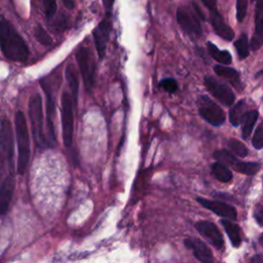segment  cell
Here are the masks:
<instances>
[{
	"instance_id": "6da1fadb",
	"label": "cell",
	"mask_w": 263,
	"mask_h": 263,
	"mask_svg": "<svg viewBox=\"0 0 263 263\" xmlns=\"http://www.w3.org/2000/svg\"><path fill=\"white\" fill-rule=\"evenodd\" d=\"M0 48L8 60L25 62L29 57V47L12 24L0 16Z\"/></svg>"
},
{
	"instance_id": "7a4b0ae2",
	"label": "cell",
	"mask_w": 263,
	"mask_h": 263,
	"mask_svg": "<svg viewBox=\"0 0 263 263\" xmlns=\"http://www.w3.org/2000/svg\"><path fill=\"white\" fill-rule=\"evenodd\" d=\"M15 124V137L17 143V161L16 171L20 175H23L28 166L30 159V136L28 130L27 121L22 111H17L14 116Z\"/></svg>"
},
{
	"instance_id": "3957f363",
	"label": "cell",
	"mask_w": 263,
	"mask_h": 263,
	"mask_svg": "<svg viewBox=\"0 0 263 263\" xmlns=\"http://www.w3.org/2000/svg\"><path fill=\"white\" fill-rule=\"evenodd\" d=\"M13 168V135L11 123L3 118L0 121V181L8 170ZM7 176H5L6 178Z\"/></svg>"
},
{
	"instance_id": "277c9868",
	"label": "cell",
	"mask_w": 263,
	"mask_h": 263,
	"mask_svg": "<svg viewBox=\"0 0 263 263\" xmlns=\"http://www.w3.org/2000/svg\"><path fill=\"white\" fill-rule=\"evenodd\" d=\"M29 117L31 121V127L33 138L37 146L44 148L49 147L47 139L45 137L43 127V110H42V99L39 93H35L30 98L29 101Z\"/></svg>"
},
{
	"instance_id": "5b68a950",
	"label": "cell",
	"mask_w": 263,
	"mask_h": 263,
	"mask_svg": "<svg viewBox=\"0 0 263 263\" xmlns=\"http://www.w3.org/2000/svg\"><path fill=\"white\" fill-rule=\"evenodd\" d=\"M62 108V129L63 141L66 147H70L73 141L74 129V113H73V101L72 97L67 91H63L61 100Z\"/></svg>"
},
{
	"instance_id": "8992f818",
	"label": "cell",
	"mask_w": 263,
	"mask_h": 263,
	"mask_svg": "<svg viewBox=\"0 0 263 263\" xmlns=\"http://www.w3.org/2000/svg\"><path fill=\"white\" fill-rule=\"evenodd\" d=\"M214 157L217 159V162H220L224 165L231 166L234 171L245 175H255L260 170V164L258 162L251 161H241L237 159L232 153L227 150H217L214 152Z\"/></svg>"
},
{
	"instance_id": "52a82bcc",
	"label": "cell",
	"mask_w": 263,
	"mask_h": 263,
	"mask_svg": "<svg viewBox=\"0 0 263 263\" xmlns=\"http://www.w3.org/2000/svg\"><path fill=\"white\" fill-rule=\"evenodd\" d=\"M199 115L214 126L222 125L225 121V113L223 109L216 104L208 96H200L198 99Z\"/></svg>"
},
{
	"instance_id": "ba28073f",
	"label": "cell",
	"mask_w": 263,
	"mask_h": 263,
	"mask_svg": "<svg viewBox=\"0 0 263 263\" xmlns=\"http://www.w3.org/2000/svg\"><path fill=\"white\" fill-rule=\"evenodd\" d=\"M76 60L82 76L84 86L87 90H90L95 83V71L96 64L91 52L86 47H80L76 52Z\"/></svg>"
},
{
	"instance_id": "9c48e42d",
	"label": "cell",
	"mask_w": 263,
	"mask_h": 263,
	"mask_svg": "<svg viewBox=\"0 0 263 263\" xmlns=\"http://www.w3.org/2000/svg\"><path fill=\"white\" fill-rule=\"evenodd\" d=\"M177 22L182 30L192 38H198L201 36L202 30L198 16L194 11L186 6H181L176 12Z\"/></svg>"
},
{
	"instance_id": "30bf717a",
	"label": "cell",
	"mask_w": 263,
	"mask_h": 263,
	"mask_svg": "<svg viewBox=\"0 0 263 263\" xmlns=\"http://www.w3.org/2000/svg\"><path fill=\"white\" fill-rule=\"evenodd\" d=\"M202 4L206 6L210 10V21L212 24L213 29L215 30L216 34L219 35L221 38L225 40H232L234 37L233 30L226 24L223 16L217 9V2L216 1H202Z\"/></svg>"
},
{
	"instance_id": "8fae6325",
	"label": "cell",
	"mask_w": 263,
	"mask_h": 263,
	"mask_svg": "<svg viewBox=\"0 0 263 263\" xmlns=\"http://www.w3.org/2000/svg\"><path fill=\"white\" fill-rule=\"evenodd\" d=\"M204 85L210 93L225 106H231L234 103L235 96L232 89L224 82L217 80L212 76L204 77Z\"/></svg>"
},
{
	"instance_id": "7c38bea8",
	"label": "cell",
	"mask_w": 263,
	"mask_h": 263,
	"mask_svg": "<svg viewBox=\"0 0 263 263\" xmlns=\"http://www.w3.org/2000/svg\"><path fill=\"white\" fill-rule=\"evenodd\" d=\"M195 228L215 248L222 249L224 247L223 235L215 223L206 220H201L195 223Z\"/></svg>"
},
{
	"instance_id": "4fadbf2b",
	"label": "cell",
	"mask_w": 263,
	"mask_h": 263,
	"mask_svg": "<svg viewBox=\"0 0 263 263\" xmlns=\"http://www.w3.org/2000/svg\"><path fill=\"white\" fill-rule=\"evenodd\" d=\"M196 200L205 209L212 211L216 215L230 219V220H235L237 218V212L236 209L226 202L218 201V200H211L206 199L203 197H197Z\"/></svg>"
},
{
	"instance_id": "5bb4252c",
	"label": "cell",
	"mask_w": 263,
	"mask_h": 263,
	"mask_svg": "<svg viewBox=\"0 0 263 263\" xmlns=\"http://www.w3.org/2000/svg\"><path fill=\"white\" fill-rule=\"evenodd\" d=\"M110 29H111V23L109 21V16H107L97 26V28L92 32L97 52L100 59H103L105 55Z\"/></svg>"
},
{
	"instance_id": "9a60e30c",
	"label": "cell",
	"mask_w": 263,
	"mask_h": 263,
	"mask_svg": "<svg viewBox=\"0 0 263 263\" xmlns=\"http://www.w3.org/2000/svg\"><path fill=\"white\" fill-rule=\"evenodd\" d=\"M184 243L188 249H191L193 251L195 258L198 259L201 263H214V255L211 249L202 240L191 237L186 238L184 240Z\"/></svg>"
},
{
	"instance_id": "2e32d148",
	"label": "cell",
	"mask_w": 263,
	"mask_h": 263,
	"mask_svg": "<svg viewBox=\"0 0 263 263\" xmlns=\"http://www.w3.org/2000/svg\"><path fill=\"white\" fill-rule=\"evenodd\" d=\"M42 85L45 96H46V123H47V134H48V145L49 147L52 146L55 142V134H54V128H53V118H54V102L52 99V95L50 89L45 85L44 81L40 82Z\"/></svg>"
},
{
	"instance_id": "e0dca14e",
	"label": "cell",
	"mask_w": 263,
	"mask_h": 263,
	"mask_svg": "<svg viewBox=\"0 0 263 263\" xmlns=\"http://www.w3.org/2000/svg\"><path fill=\"white\" fill-rule=\"evenodd\" d=\"M263 44V1L256 3L255 32L251 39V49L257 50Z\"/></svg>"
},
{
	"instance_id": "ac0fdd59",
	"label": "cell",
	"mask_w": 263,
	"mask_h": 263,
	"mask_svg": "<svg viewBox=\"0 0 263 263\" xmlns=\"http://www.w3.org/2000/svg\"><path fill=\"white\" fill-rule=\"evenodd\" d=\"M14 187L15 183L12 176H7L0 184V217L3 216L8 210Z\"/></svg>"
},
{
	"instance_id": "d6986e66",
	"label": "cell",
	"mask_w": 263,
	"mask_h": 263,
	"mask_svg": "<svg viewBox=\"0 0 263 263\" xmlns=\"http://www.w3.org/2000/svg\"><path fill=\"white\" fill-rule=\"evenodd\" d=\"M214 71L218 76L223 77L224 79H227L233 86L238 87L239 89L241 88L240 86V79H239V74L238 72L228 66H221V65H216L214 67Z\"/></svg>"
},
{
	"instance_id": "ffe728a7",
	"label": "cell",
	"mask_w": 263,
	"mask_h": 263,
	"mask_svg": "<svg viewBox=\"0 0 263 263\" xmlns=\"http://www.w3.org/2000/svg\"><path fill=\"white\" fill-rule=\"evenodd\" d=\"M258 116H259V113L257 110H251V111H247L245 113V115L242 116L241 121H240V123H242V128H241L242 139L247 140L250 137V135L253 130V127L258 119Z\"/></svg>"
},
{
	"instance_id": "44dd1931",
	"label": "cell",
	"mask_w": 263,
	"mask_h": 263,
	"mask_svg": "<svg viewBox=\"0 0 263 263\" xmlns=\"http://www.w3.org/2000/svg\"><path fill=\"white\" fill-rule=\"evenodd\" d=\"M221 224L224 227L232 246L235 247V248L239 247L240 242H241V235H240L239 226L236 225L233 222H230L229 220H226V219L221 220Z\"/></svg>"
},
{
	"instance_id": "7402d4cb",
	"label": "cell",
	"mask_w": 263,
	"mask_h": 263,
	"mask_svg": "<svg viewBox=\"0 0 263 263\" xmlns=\"http://www.w3.org/2000/svg\"><path fill=\"white\" fill-rule=\"evenodd\" d=\"M206 47H208V51L210 53V55L217 61L218 63L222 64V65H230L232 62V58L231 54L229 53V51L227 50H222L219 49L214 43L212 42H208L206 43Z\"/></svg>"
},
{
	"instance_id": "603a6c76",
	"label": "cell",
	"mask_w": 263,
	"mask_h": 263,
	"mask_svg": "<svg viewBox=\"0 0 263 263\" xmlns=\"http://www.w3.org/2000/svg\"><path fill=\"white\" fill-rule=\"evenodd\" d=\"M65 76L66 79L68 81V84L71 88V92H72V101H74V103L76 104L77 102V96H78V77H77V73L75 68L73 67V65L69 64L66 67L65 70Z\"/></svg>"
},
{
	"instance_id": "cb8c5ba5",
	"label": "cell",
	"mask_w": 263,
	"mask_h": 263,
	"mask_svg": "<svg viewBox=\"0 0 263 263\" xmlns=\"http://www.w3.org/2000/svg\"><path fill=\"white\" fill-rule=\"evenodd\" d=\"M246 108H247V104H246L245 100L238 101L236 104H234L230 108V110H229V120H230L232 125H234V126L239 125L242 116L247 112Z\"/></svg>"
},
{
	"instance_id": "d4e9b609",
	"label": "cell",
	"mask_w": 263,
	"mask_h": 263,
	"mask_svg": "<svg viewBox=\"0 0 263 263\" xmlns=\"http://www.w3.org/2000/svg\"><path fill=\"white\" fill-rule=\"evenodd\" d=\"M212 172L214 176L221 182L227 183L232 179L231 171L224 164L220 162H215L212 164Z\"/></svg>"
},
{
	"instance_id": "484cf974",
	"label": "cell",
	"mask_w": 263,
	"mask_h": 263,
	"mask_svg": "<svg viewBox=\"0 0 263 263\" xmlns=\"http://www.w3.org/2000/svg\"><path fill=\"white\" fill-rule=\"evenodd\" d=\"M234 46L236 48L237 54L240 60L246 59L249 53H250V45H249V40L248 36L246 34H241L235 41H234Z\"/></svg>"
},
{
	"instance_id": "4316f807",
	"label": "cell",
	"mask_w": 263,
	"mask_h": 263,
	"mask_svg": "<svg viewBox=\"0 0 263 263\" xmlns=\"http://www.w3.org/2000/svg\"><path fill=\"white\" fill-rule=\"evenodd\" d=\"M228 147L234 154H236L239 157H246L248 155L249 151L247 146L236 139H230L228 141Z\"/></svg>"
},
{
	"instance_id": "83f0119b",
	"label": "cell",
	"mask_w": 263,
	"mask_h": 263,
	"mask_svg": "<svg viewBox=\"0 0 263 263\" xmlns=\"http://www.w3.org/2000/svg\"><path fill=\"white\" fill-rule=\"evenodd\" d=\"M34 34H35V37L37 38V40L41 44H43V45L51 44V42H52L51 37L48 35V33L40 25L36 26V28L34 30Z\"/></svg>"
},
{
	"instance_id": "f1b7e54d",
	"label": "cell",
	"mask_w": 263,
	"mask_h": 263,
	"mask_svg": "<svg viewBox=\"0 0 263 263\" xmlns=\"http://www.w3.org/2000/svg\"><path fill=\"white\" fill-rule=\"evenodd\" d=\"M252 144L255 149H262L263 148V122L259 124V126L256 128Z\"/></svg>"
},
{
	"instance_id": "f546056e",
	"label": "cell",
	"mask_w": 263,
	"mask_h": 263,
	"mask_svg": "<svg viewBox=\"0 0 263 263\" xmlns=\"http://www.w3.org/2000/svg\"><path fill=\"white\" fill-rule=\"evenodd\" d=\"M248 1L247 0H237L236 1V18L238 23H241L245 20L247 14Z\"/></svg>"
},
{
	"instance_id": "4dcf8cb0",
	"label": "cell",
	"mask_w": 263,
	"mask_h": 263,
	"mask_svg": "<svg viewBox=\"0 0 263 263\" xmlns=\"http://www.w3.org/2000/svg\"><path fill=\"white\" fill-rule=\"evenodd\" d=\"M159 85L170 93H174L178 88V83L174 78H165L160 81Z\"/></svg>"
},
{
	"instance_id": "1f68e13d",
	"label": "cell",
	"mask_w": 263,
	"mask_h": 263,
	"mask_svg": "<svg viewBox=\"0 0 263 263\" xmlns=\"http://www.w3.org/2000/svg\"><path fill=\"white\" fill-rule=\"evenodd\" d=\"M45 14L47 17H52L57 12V2L55 1H44Z\"/></svg>"
},
{
	"instance_id": "d6a6232c",
	"label": "cell",
	"mask_w": 263,
	"mask_h": 263,
	"mask_svg": "<svg viewBox=\"0 0 263 263\" xmlns=\"http://www.w3.org/2000/svg\"><path fill=\"white\" fill-rule=\"evenodd\" d=\"M254 218L260 226H263V203L256 205L254 210Z\"/></svg>"
},
{
	"instance_id": "836d02e7",
	"label": "cell",
	"mask_w": 263,
	"mask_h": 263,
	"mask_svg": "<svg viewBox=\"0 0 263 263\" xmlns=\"http://www.w3.org/2000/svg\"><path fill=\"white\" fill-rule=\"evenodd\" d=\"M249 263H263V255L262 254H258V255L253 256Z\"/></svg>"
},
{
	"instance_id": "e575fe53",
	"label": "cell",
	"mask_w": 263,
	"mask_h": 263,
	"mask_svg": "<svg viewBox=\"0 0 263 263\" xmlns=\"http://www.w3.org/2000/svg\"><path fill=\"white\" fill-rule=\"evenodd\" d=\"M64 4L66 5V6H68V8H73V6H74V2H72V1H68V0H65L64 1Z\"/></svg>"
},
{
	"instance_id": "d590c367",
	"label": "cell",
	"mask_w": 263,
	"mask_h": 263,
	"mask_svg": "<svg viewBox=\"0 0 263 263\" xmlns=\"http://www.w3.org/2000/svg\"><path fill=\"white\" fill-rule=\"evenodd\" d=\"M259 241H260L261 243H263V233L261 234V236H260V238H259Z\"/></svg>"
},
{
	"instance_id": "8d00e7d4",
	"label": "cell",
	"mask_w": 263,
	"mask_h": 263,
	"mask_svg": "<svg viewBox=\"0 0 263 263\" xmlns=\"http://www.w3.org/2000/svg\"><path fill=\"white\" fill-rule=\"evenodd\" d=\"M257 76H262V77H263V70H262V71H260V72H258Z\"/></svg>"
}]
</instances>
